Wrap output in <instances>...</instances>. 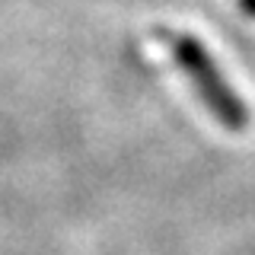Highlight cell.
<instances>
[{"label":"cell","instance_id":"cell-1","mask_svg":"<svg viewBox=\"0 0 255 255\" xmlns=\"http://www.w3.org/2000/svg\"><path fill=\"white\" fill-rule=\"evenodd\" d=\"M156 42L163 45V51L169 54V61L185 74L191 90L201 99V106L211 112L227 131H246V125H249L252 115H249V109H246L243 96H239L233 90V83L227 80L217 58L211 54V48L198 35H191V32H175V29H166V26L156 29Z\"/></svg>","mask_w":255,"mask_h":255},{"label":"cell","instance_id":"cell-2","mask_svg":"<svg viewBox=\"0 0 255 255\" xmlns=\"http://www.w3.org/2000/svg\"><path fill=\"white\" fill-rule=\"evenodd\" d=\"M236 6H239L246 16H252V19H255V0H236Z\"/></svg>","mask_w":255,"mask_h":255}]
</instances>
